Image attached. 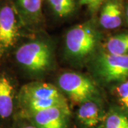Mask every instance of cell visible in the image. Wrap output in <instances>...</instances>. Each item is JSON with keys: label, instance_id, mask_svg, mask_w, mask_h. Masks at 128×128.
Here are the masks:
<instances>
[{"label": "cell", "instance_id": "3", "mask_svg": "<svg viewBox=\"0 0 128 128\" xmlns=\"http://www.w3.org/2000/svg\"><path fill=\"white\" fill-rule=\"evenodd\" d=\"M58 82L60 88L76 103H83L89 100L96 91L90 79L77 73H64L59 77Z\"/></svg>", "mask_w": 128, "mask_h": 128}, {"label": "cell", "instance_id": "7", "mask_svg": "<svg viewBox=\"0 0 128 128\" xmlns=\"http://www.w3.org/2000/svg\"><path fill=\"white\" fill-rule=\"evenodd\" d=\"M57 88L44 82H34L26 84L22 88L18 100L20 103L34 100H41L62 97Z\"/></svg>", "mask_w": 128, "mask_h": 128}, {"label": "cell", "instance_id": "2", "mask_svg": "<svg viewBox=\"0 0 128 128\" xmlns=\"http://www.w3.org/2000/svg\"><path fill=\"white\" fill-rule=\"evenodd\" d=\"M97 37L95 29L89 24H79L70 29L66 37V46L69 54L82 58L95 48Z\"/></svg>", "mask_w": 128, "mask_h": 128}, {"label": "cell", "instance_id": "18", "mask_svg": "<svg viewBox=\"0 0 128 128\" xmlns=\"http://www.w3.org/2000/svg\"><path fill=\"white\" fill-rule=\"evenodd\" d=\"M22 128H37L36 126H32V125H28V126H25L23 127Z\"/></svg>", "mask_w": 128, "mask_h": 128}, {"label": "cell", "instance_id": "10", "mask_svg": "<svg viewBox=\"0 0 128 128\" xmlns=\"http://www.w3.org/2000/svg\"><path fill=\"white\" fill-rule=\"evenodd\" d=\"M13 111V86L8 78H0V117L9 118Z\"/></svg>", "mask_w": 128, "mask_h": 128}, {"label": "cell", "instance_id": "11", "mask_svg": "<svg viewBox=\"0 0 128 128\" xmlns=\"http://www.w3.org/2000/svg\"><path fill=\"white\" fill-rule=\"evenodd\" d=\"M23 108L29 113H34L41 110H46L51 108H61L69 110L67 101L64 96L59 98H53L41 100H34L21 103Z\"/></svg>", "mask_w": 128, "mask_h": 128}, {"label": "cell", "instance_id": "5", "mask_svg": "<svg viewBox=\"0 0 128 128\" xmlns=\"http://www.w3.org/2000/svg\"><path fill=\"white\" fill-rule=\"evenodd\" d=\"M70 110L51 108L33 113V121L37 128H66Z\"/></svg>", "mask_w": 128, "mask_h": 128}, {"label": "cell", "instance_id": "4", "mask_svg": "<svg viewBox=\"0 0 128 128\" xmlns=\"http://www.w3.org/2000/svg\"><path fill=\"white\" fill-rule=\"evenodd\" d=\"M97 70L107 82L124 81L128 78V55L103 54L97 61Z\"/></svg>", "mask_w": 128, "mask_h": 128}, {"label": "cell", "instance_id": "17", "mask_svg": "<svg viewBox=\"0 0 128 128\" xmlns=\"http://www.w3.org/2000/svg\"><path fill=\"white\" fill-rule=\"evenodd\" d=\"M102 2L103 0H79L80 4L86 6L92 13H95L99 9Z\"/></svg>", "mask_w": 128, "mask_h": 128}, {"label": "cell", "instance_id": "12", "mask_svg": "<svg viewBox=\"0 0 128 128\" xmlns=\"http://www.w3.org/2000/svg\"><path fill=\"white\" fill-rule=\"evenodd\" d=\"M108 54L112 55H128V34H121L109 38L106 44Z\"/></svg>", "mask_w": 128, "mask_h": 128}, {"label": "cell", "instance_id": "8", "mask_svg": "<svg viewBox=\"0 0 128 128\" xmlns=\"http://www.w3.org/2000/svg\"><path fill=\"white\" fill-rule=\"evenodd\" d=\"M100 23L106 29H114L122 24V9L117 0H109L105 3L100 13Z\"/></svg>", "mask_w": 128, "mask_h": 128}, {"label": "cell", "instance_id": "16", "mask_svg": "<svg viewBox=\"0 0 128 128\" xmlns=\"http://www.w3.org/2000/svg\"><path fill=\"white\" fill-rule=\"evenodd\" d=\"M120 102L128 109V80H125L120 84L116 89Z\"/></svg>", "mask_w": 128, "mask_h": 128}, {"label": "cell", "instance_id": "6", "mask_svg": "<svg viewBox=\"0 0 128 128\" xmlns=\"http://www.w3.org/2000/svg\"><path fill=\"white\" fill-rule=\"evenodd\" d=\"M17 35V21L14 9L5 6L0 9V44L5 48L13 46Z\"/></svg>", "mask_w": 128, "mask_h": 128}, {"label": "cell", "instance_id": "9", "mask_svg": "<svg viewBox=\"0 0 128 128\" xmlns=\"http://www.w3.org/2000/svg\"><path fill=\"white\" fill-rule=\"evenodd\" d=\"M78 118L88 128H93L102 120L100 108L96 102L88 100L82 103L78 111Z\"/></svg>", "mask_w": 128, "mask_h": 128}, {"label": "cell", "instance_id": "1", "mask_svg": "<svg viewBox=\"0 0 128 128\" xmlns=\"http://www.w3.org/2000/svg\"><path fill=\"white\" fill-rule=\"evenodd\" d=\"M19 64L32 71L40 72L48 68L51 54L49 47L41 41H33L24 44L16 53Z\"/></svg>", "mask_w": 128, "mask_h": 128}, {"label": "cell", "instance_id": "19", "mask_svg": "<svg viewBox=\"0 0 128 128\" xmlns=\"http://www.w3.org/2000/svg\"><path fill=\"white\" fill-rule=\"evenodd\" d=\"M126 16H127V19H128V6L127 7V9H126Z\"/></svg>", "mask_w": 128, "mask_h": 128}, {"label": "cell", "instance_id": "14", "mask_svg": "<svg viewBox=\"0 0 128 128\" xmlns=\"http://www.w3.org/2000/svg\"><path fill=\"white\" fill-rule=\"evenodd\" d=\"M101 128H128V117L119 112H113L106 118Z\"/></svg>", "mask_w": 128, "mask_h": 128}, {"label": "cell", "instance_id": "20", "mask_svg": "<svg viewBox=\"0 0 128 128\" xmlns=\"http://www.w3.org/2000/svg\"></svg>", "mask_w": 128, "mask_h": 128}, {"label": "cell", "instance_id": "15", "mask_svg": "<svg viewBox=\"0 0 128 128\" xmlns=\"http://www.w3.org/2000/svg\"><path fill=\"white\" fill-rule=\"evenodd\" d=\"M19 2L26 13L36 16L41 12L43 0H19Z\"/></svg>", "mask_w": 128, "mask_h": 128}, {"label": "cell", "instance_id": "13", "mask_svg": "<svg viewBox=\"0 0 128 128\" xmlns=\"http://www.w3.org/2000/svg\"><path fill=\"white\" fill-rule=\"evenodd\" d=\"M53 11L60 17H66L73 12L75 0H48Z\"/></svg>", "mask_w": 128, "mask_h": 128}]
</instances>
